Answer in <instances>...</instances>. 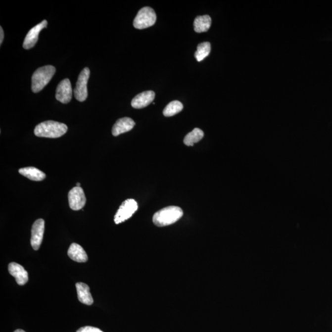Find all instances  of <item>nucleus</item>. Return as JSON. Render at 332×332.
<instances>
[{"instance_id": "3", "label": "nucleus", "mask_w": 332, "mask_h": 332, "mask_svg": "<svg viewBox=\"0 0 332 332\" xmlns=\"http://www.w3.org/2000/svg\"><path fill=\"white\" fill-rule=\"evenodd\" d=\"M55 73V68L52 65H46L35 71L32 77V90L34 93H39L49 83Z\"/></svg>"}, {"instance_id": "16", "label": "nucleus", "mask_w": 332, "mask_h": 332, "mask_svg": "<svg viewBox=\"0 0 332 332\" xmlns=\"http://www.w3.org/2000/svg\"><path fill=\"white\" fill-rule=\"evenodd\" d=\"M23 176L34 181H42L46 178L44 172L34 167H27L19 170Z\"/></svg>"}, {"instance_id": "19", "label": "nucleus", "mask_w": 332, "mask_h": 332, "mask_svg": "<svg viewBox=\"0 0 332 332\" xmlns=\"http://www.w3.org/2000/svg\"><path fill=\"white\" fill-rule=\"evenodd\" d=\"M183 108V104L178 100H174L170 102L164 109L163 115L166 117H170L181 112Z\"/></svg>"}, {"instance_id": "20", "label": "nucleus", "mask_w": 332, "mask_h": 332, "mask_svg": "<svg viewBox=\"0 0 332 332\" xmlns=\"http://www.w3.org/2000/svg\"><path fill=\"white\" fill-rule=\"evenodd\" d=\"M211 50V46L210 43L204 42L200 43L197 46L196 51L195 52L194 56L196 58L197 62H201L204 60L205 58L209 55Z\"/></svg>"}, {"instance_id": "13", "label": "nucleus", "mask_w": 332, "mask_h": 332, "mask_svg": "<svg viewBox=\"0 0 332 332\" xmlns=\"http://www.w3.org/2000/svg\"><path fill=\"white\" fill-rule=\"evenodd\" d=\"M136 125L133 119L125 117L116 121L112 128V134L113 136H118L127 132L130 131Z\"/></svg>"}, {"instance_id": "24", "label": "nucleus", "mask_w": 332, "mask_h": 332, "mask_svg": "<svg viewBox=\"0 0 332 332\" xmlns=\"http://www.w3.org/2000/svg\"><path fill=\"white\" fill-rule=\"evenodd\" d=\"M81 184L80 183H77V187H80Z\"/></svg>"}, {"instance_id": "5", "label": "nucleus", "mask_w": 332, "mask_h": 332, "mask_svg": "<svg viewBox=\"0 0 332 332\" xmlns=\"http://www.w3.org/2000/svg\"><path fill=\"white\" fill-rule=\"evenodd\" d=\"M138 209V202L133 199H129L124 201L116 212L115 216L116 224H120L130 219Z\"/></svg>"}, {"instance_id": "11", "label": "nucleus", "mask_w": 332, "mask_h": 332, "mask_svg": "<svg viewBox=\"0 0 332 332\" xmlns=\"http://www.w3.org/2000/svg\"><path fill=\"white\" fill-rule=\"evenodd\" d=\"M155 93L152 91H144L137 95L132 100L131 105L133 108L141 109L148 106L154 99Z\"/></svg>"}, {"instance_id": "15", "label": "nucleus", "mask_w": 332, "mask_h": 332, "mask_svg": "<svg viewBox=\"0 0 332 332\" xmlns=\"http://www.w3.org/2000/svg\"><path fill=\"white\" fill-rule=\"evenodd\" d=\"M78 300L85 305H91L94 302L93 298L90 293V288L87 285L83 283L76 284Z\"/></svg>"}, {"instance_id": "18", "label": "nucleus", "mask_w": 332, "mask_h": 332, "mask_svg": "<svg viewBox=\"0 0 332 332\" xmlns=\"http://www.w3.org/2000/svg\"><path fill=\"white\" fill-rule=\"evenodd\" d=\"M203 137V131L199 128H195L191 133L187 134L184 139V142L187 146H193L194 143L201 141Z\"/></svg>"}, {"instance_id": "2", "label": "nucleus", "mask_w": 332, "mask_h": 332, "mask_svg": "<svg viewBox=\"0 0 332 332\" xmlns=\"http://www.w3.org/2000/svg\"><path fill=\"white\" fill-rule=\"evenodd\" d=\"M183 214V210L181 207L169 206L155 213L153 215V222L157 227L168 226L178 221Z\"/></svg>"}, {"instance_id": "12", "label": "nucleus", "mask_w": 332, "mask_h": 332, "mask_svg": "<svg viewBox=\"0 0 332 332\" xmlns=\"http://www.w3.org/2000/svg\"><path fill=\"white\" fill-rule=\"evenodd\" d=\"M8 270L11 275L16 279V283L19 285H24L29 281L28 273L22 266L12 262L8 266Z\"/></svg>"}, {"instance_id": "14", "label": "nucleus", "mask_w": 332, "mask_h": 332, "mask_svg": "<svg viewBox=\"0 0 332 332\" xmlns=\"http://www.w3.org/2000/svg\"><path fill=\"white\" fill-rule=\"evenodd\" d=\"M68 255L71 259L77 262L83 263L87 262L88 255L83 248L77 243H73L70 245L68 250Z\"/></svg>"}, {"instance_id": "9", "label": "nucleus", "mask_w": 332, "mask_h": 332, "mask_svg": "<svg viewBox=\"0 0 332 332\" xmlns=\"http://www.w3.org/2000/svg\"><path fill=\"white\" fill-rule=\"evenodd\" d=\"M45 232V221L43 219L36 220L32 229L31 245L35 250L39 249Z\"/></svg>"}, {"instance_id": "10", "label": "nucleus", "mask_w": 332, "mask_h": 332, "mask_svg": "<svg viewBox=\"0 0 332 332\" xmlns=\"http://www.w3.org/2000/svg\"><path fill=\"white\" fill-rule=\"evenodd\" d=\"M47 21L44 20L39 24L37 25L36 26L33 27L25 38L24 43H23V47L25 49H30L34 47L38 40H39L40 33L43 29L47 27Z\"/></svg>"}, {"instance_id": "4", "label": "nucleus", "mask_w": 332, "mask_h": 332, "mask_svg": "<svg viewBox=\"0 0 332 332\" xmlns=\"http://www.w3.org/2000/svg\"><path fill=\"white\" fill-rule=\"evenodd\" d=\"M156 21V14L149 7H144L139 11L134 20V27L137 29H144L153 26Z\"/></svg>"}, {"instance_id": "17", "label": "nucleus", "mask_w": 332, "mask_h": 332, "mask_svg": "<svg viewBox=\"0 0 332 332\" xmlns=\"http://www.w3.org/2000/svg\"><path fill=\"white\" fill-rule=\"evenodd\" d=\"M212 20L209 16H197L194 20V29L197 33L206 32L211 26Z\"/></svg>"}, {"instance_id": "1", "label": "nucleus", "mask_w": 332, "mask_h": 332, "mask_svg": "<svg viewBox=\"0 0 332 332\" xmlns=\"http://www.w3.org/2000/svg\"><path fill=\"white\" fill-rule=\"evenodd\" d=\"M68 127L65 124L54 121H46L35 127V135L39 138H59L67 133Z\"/></svg>"}, {"instance_id": "6", "label": "nucleus", "mask_w": 332, "mask_h": 332, "mask_svg": "<svg viewBox=\"0 0 332 332\" xmlns=\"http://www.w3.org/2000/svg\"><path fill=\"white\" fill-rule=\"evenodd\" d=\"M90 76V68L86 67L81 72L78 77L77 85L74 90V95L76 99L79 102H84L88 97L87 85Z\"/></svg>"}, {"instance_id": "22", "label": "nucleus", "mask_w": 332, "mask_h": 332, "mask_svg": "<svg viewBox=\"0 0 332 332\" xmlns=\"http://www.w3.org/2000/svg\"><path fill=\"white\" fill-rule=\"evenodd\" d=\"M0 34H1V38H0V39H0V45H1L4 39V32L1 27L0 28Z\"/></svg>"}, {"instance_id": "7", "label": "nucleus", "mask_w": 332, "mask_h": 332, "mask_svg": "<svg viewBox=\"0 0 332 332\" xmlns=\"http://www.w3.org/2000/svg\"><path fill=\"white\" fill-rule=\"evenodd\" d=\"M68 202L71 209L79 210L85 206L86 198L82 188L75 187L68 192Z\"/></svg>"}, {"instance_id": "8", "label": "nucleus", "mask_w": 332, "mask_h": 332, "mask_svg": "<svg viewBox=\"0 0 332 332\" xmlns=\"http://www.w3.org/2000/svg\"><path fill=\"white\" fill-rule=\"evenodd\" d=\"M72 88L70 80L66 78L58 85L55 98L62 103H68L72 100Z\"/></svg>"}, {"instance_id": "23", "label": "nucleus", "mask_w": 332, "mask_h": 332, "mask_svg": "<svg viewBox=\"0 0 332 332\" xmlns=\"http://www.w3.org/2000/svg\"><path fill=\"white\" fill-rule=\"evenodd\" d=\"M14 332H25L24 331L22 330V329H17V330L15 331Z\"/></svg>"}, {"instance_id": "21", "label": "nucleus", "mask_w": 332, "mask_h": 332, "mask_svg": "<svg viewBox=\"0 0 332 332\" xmlns=\"http://www.w3.org/2000/svg\"><path fill=\"white\" fill-rule=\"evenodd\" d=\"M77 332H103L100 330L99 329L93 328L91 326H86L84 328L78 329Z\"/></svg>"}]
</instances>
